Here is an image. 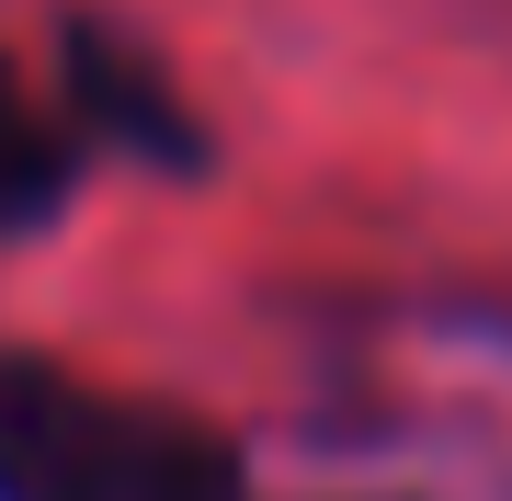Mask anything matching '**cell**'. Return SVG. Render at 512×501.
<instances>
[{"label":"cell","instance_id":"obj_1","mask_svg":"<svg viewBox=\"0 0 512 501\" xmlns=\"http://www.w3.org/2000/svg\"><path fill=\"white\" fill-rule=\"evenodd\" d=\"M0 501H239V467L171 399L0 353Z\"/></svg>","mask_w":512,"mask_h":501},{"label":"cell","instance_id":"obj_2","mask_svg":"<svg viewBox=\"0 0 512 501\" xmlns=\"http://www.w3.org/2000/svg\"><path fill=\"white\" fill-rule=\"evenodd\" d=\"M0 194H46V149H35V126H23L12 80H0Z\"/></svg>","mask_w":512,"mask_h":501}]
</instances>
